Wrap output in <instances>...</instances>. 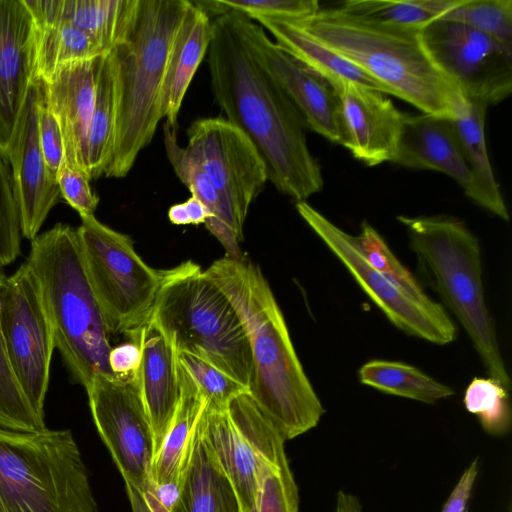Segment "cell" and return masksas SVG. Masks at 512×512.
<instances>
[{
	"label": "cell",
	"instance_id": "cell-11",
	"mask_svg": "<svg viewBox=\"0 0 512 512\" xmlns=\"http://www.w3.org/2000/svg\"><path fill=\"white\" fill-rule=\"evenodd\" d=\"M441 73L468 101L496 105L512 91V47L464 23L436 18L419 32Z\"/></svg>",
	"mask_w": 512,
	"mask_h": 512
},
{
	"label": "cell",
	"instance_id": "cell-14",
	"mask_svg": "<svg viewBox=\"0 0 512 512\" xmlns=\"http://www.w3.org/2000/svg\"><path fill=\"white\" fill-rule=\"evenodd\" d=\"M85 391L97 431L125 484L144 493L152 482L155 445L136 375L97 376Z\"/></svg>",
	"mask_w": 512,
	"mask_h": 512
},
{
	"label": "cell",
	"instance_id": "cell-29",
	"mask_svg": "<svg viewBox=\"0 0 512 512\" xmlns=\"http://www.w3.org/2000/svg\"><path fill=\"white\" fill-rule=\"evenodd\" d=\"M163 131L166 155L175 174L212 215L205 223L206 228L224 247L228 257L244 259L240 249L244 236L236 230L212 183L185 146L179 144L176 130L164 124Z\"/></svg>",
	"mask_w": 512,
	"mask_h": 512
},
{
	"label": "cell",
	"instance_id": "cell-12",
	"mask_svg": "<svg viewBox=\"0 0 512 512\" xmlns=\"http://www.w3.org/2000/svg\"><path fill=\"white\" fill-rule=\"evenodd\" d=\"M296 209L394 326L410 336L437 345H446L455 339L456 327L441 304L412 297L371 267L354 248L350 234L306 201L296 202Z\"/></svg>",
	"mask_w": 512,
	"mask_h": 512
},
{
	"label": "cell",
	"instance_id": "cell-15",
	"mask_svg": "<svg viewBox=\"0 0 512 512\" xmlns=\"http://www.w3.org/2000/svg\"><path fill=\"white\" fill-rule=\"evenodd\" d=\"M231 12L249 53L292 101L306 127L341 145L339 103L329 84L282 50L263 27L242 13Z\"/></svg>",
	"mask_w": 512,
	"mask_h": 512
},
{
	"label": "cell",
	"instance_id": "cell-36",
	"mask_svg": "<svg viewBox=\"0 0 512 512\" xmlns=\"http://www.w3.org/2000/svg\"><path fill=\"white\" fill-rule=\"evenodd\" d=\"M339 7L364 19L405 29L421 30L437 18L428 9L426 0H350Z\"/></svg>",
	"mask_w": 512,
	"mask_h": 512
},
{
	"label": "cell",
	"instance_id": "cell-39",
	"mask_svg": "<svg viewBox=\"0 0 512 512\" xmlns=\"http://www.w3.org/2000/svg\"><path fill=\"white\" fill-rule=\"evenodd\" d=\"M177 359L212 408L227 409L234 398L249 392L246 386L199 356L179 352Z\"/></svg>",
	"mask_w": 512,
	"mask_h": 512
},
{
	"label": "cell",
	"instance_id": "cell-23",
	"mask_svg": "<svg viewBox=\"0 0 512 512\" xmlns=\"http://www.w3.org/2000/svg\"><path fill=\"white\" fill-rule=\"evenodd\" d=\"M24 1L34 18L70 23L106 52L125 41L139 4V0Z\"/></svg>",
	"mask_w": 512,
	"mask_h": 512
},
{
	"label": "cell",
	"instance_id": "cell-18",
	"mask_svg": "<svg viewBox=\"0 0 512 512\" xmlns=\"http://www.w3.org/2000/svg\"><path fill=\"white\" fill-rule=\"evenodd\" d=\"M35 80L32 14L24 0H0V152L5 158Z\"/></svg>",
	"mask_w": 512,
	"mask_h": 512
},
{
	"label": "cell",
	"instance_id": "cell-45",
	"mask_svg": "<svg viewBox=\"0 0 512 512\" xmlns=\"http://www.w3.org/2000/svg\"><path fill=\"white\" fill-rule=\"evenodd\" d=\"M479 471L475 459L462 473L441 512H465Z\"/></svg>",
	"mask_w": 512,
	"mask_h": 512
},
{
	"label": "cell",
	"instance_id": "cell-43",
	"mask_svg": "<svg viewBox=\"0 0 512 512\" xmlns=\"http://www.w3.org/2000/svg\"><path fill=\"white\" fill-rule=\"evenodd\" d=\"M89 177L81 170L64 165L57 175L62 199H64L80 217L94 215L99 197L92 191Z\"/></svg>",
	"mask_w": 512,
	"mask_h": 512
},
{
	"label": "cell",
	"instance_id": "cell-16",
	"mask_svg": "<svg viewBox=\"0 0 512 512\" xmlns=\"http://www.w3.org/2000/svg\"><path fill=\"white\" fill-rule=\"evenodd\" d=\"M40 96L41 81L35 80L6 155L21 235L30 241L39 235L50 211L62 199L58 182L50 175L40 147Z\"/></svg>",
	"mask_w": 512,
	"mask_h": 512
},
{
	"label": "cell",
	"instance_id": "cell-30",
	"mask_svg": "<svg viewBox=\"0 0 512 512\" xmlns=\"http://www.w3.org/2000/svg\"><path fill=\"white\" fill-rule=\"evenodd\" d=\"M119 106L118 69L114 50L103 55L97 78L95 105L88 135V176L97 179L110 164Z\"/></svg>",
	"mask_w": 512,
	"mask_h": 512
},
{
	"label": "cell",
	"instance_id": "cell-44",
	"mask_svg": "<svg viewBox=\"0 0 512 512\" xmlns=\"http://www.w3.org/2000/svg\"><path fill=\"white\" fill-rule=\"evenodd\" d=\"M141 351L139 345L132 341L112 347L108 363L115 377H129L134 375L140 365Z\"/></svg>",
	"mask_w": 512,
	"mask_h": 512
},
{
	"label": "cell",
	"instance_id": "cell-10",
	"mask_svg": "<svg viewBox=\"0 0 512 512\" xmlns=\"http://www.w3.org/2000/svg\"><path fill=\"white\" fill-rule=\"evenodd\" d=\"M0 319L11 369L34 411L44 418L55 338L39 283L26 262L5 279Z\"/></svg>",
	"mask_w": 512,
	"mask_h": 512
},
{
	"label": "cell",
	"instance_id": "cell-5",
	"mask_svg": "<svg viewBox=\"0 0 512 512\" xmlns=\"http://www.w3.org/2000/svg\"><path fill=\"white\" fill-rule=\"evenodd\" d=\"M189 0H139L128 36L114 48L119 106L113 155L105 172L123 178L162 120V91L171 47Z\"/></svg>",
	"mask_w": 512,
	"mask_h": 512
},
{
	"label": "cell",
	"instance_id": "cell-35",
	"mask_svg": "<svg viewBox=\"0 0 512 512\" xmlns=\"http://www.w3.org/2000/svg\"><path fill=\"white\" fill-rule=\"evenodd\" d=\"M357 252L374 269L399 286L406 293L420 301L430 298L423 292L412 273L396 258L378 232L367 222H363L361 233L350 235Z\"/></svg>",
	"mask_w": 512,
	"mask_h": 512
},
{
	"label": "cell",
	"instance_id": "cell-31",
	"mask_svg": "<svg viewBox=\"0 0 512 512\" xmlns=\"http://www.w3.org/2000/svg\"><path fill=\"white\" fill-rule=\"evenodd\" d=\"M33 19L36 80L46 81L63 63L107 53L90 36L70 23Z\"/></svg>",
	"mask_w": 512,
	"mask_h": 512
},
{
	"label": "cell",
	"instance_id": "cell-9",
	"mask_svg": "<svg viewBox=\"0 0 512 512\" xmlns=\"http://www.w3.org/2000/svg\"><path fill=\"white\" fill-rule=\"evenodd\" d=\"M80 218L76 232L91 288L110 334L129 338L150 318L160 270L143 261L128 235L95 215Z\"/></svg>",
	"mask_w": 512,
	"mask_h": 512
},
{
	"label": "cell",
	"instance_id": "cell-24",
	"mask_svg": "<svg viewBox=\"0 0 512 512\" xmlns=\"http://www.w3.org/2000/svg\"><path fill=\"white\" fill-rule=\"evenodd\" d=\"M212 37V19L193 1L174 38L162 91V120L177 130V120L186 92L208 52Z\"/></svg>",
	"mask_w": 512,
	"mask_h": 512
},
{
	"label": "cell",
	"instance_id": "cell-34",
	"mask_svg": "<svg viewBox=\"0 0 512 512\" xmlns=\"http://www.w3.org/2000/svg\"><path fill=\"white\" fill-rule=\"evenodd\" d=\"M468 412L477 416L489 434L502 435L511 425L508 388L491 377H475L468 384L463 398Z\"/></svg>",
	"mask_w": 512,
	"mask_h": 512
},
{
	"label": "cell",
	"instance_id": "cell-17",
	"mask_svg": "<svg viewBox=\"0 0 512 512\" xmlns=\"http://www.w3.org/2000/svg\"><path fill=\"white\" fill-rule=\"evenodd\" d=\"M342 126L341 145L367 166L393 162L406 113L386 94L354 83L334 88Z\"/></svg>",
	"mask_w": 512,
	"mask_h": 512
},
{
	"label": "cell",
	"instance_id": "cell-48",
	"mask_svg": "<svg viewBox=\"0 0 512 512\" xmlns=\"http://www.w3.org/2000/svg\"><path fill=\"white\" fill-rule=\"evenodd\" d=\"M168 218L170 222L175 225L190 224L189 217L183 203L172 205L168 210Z\"/></svg>",
	"mask_w": 512,
	"mask_h": 512
},
{
	"label": "cell",
	"instance_id": "cell-3",
	"mask_svg": "<svg viewBox=\"0 0 512 512\" xmlns=\"http://www.w3.org/2000/svg\"><path fill=\"white\" fill-rule=\"evenodd\" d=\"M289 21L424 114L454 120L468 107L424 50L420 30L383 25L339 6Z\"/></svg>",
	"mask_w": 512,
	"mask_h": 512
},
{
	"label": "cell",
	"instance_id": "cell-13",
	"mask_svg": "<svg viewBox=\"0 0 512 512\" xmlns=\"http://www.w3.org/2000/svg\"><path fill=\"white\" fill-rule=\"evenodd\" d=\"M185 148L212 183L236 230L244 236L249 208L268 181L265 164L254 145L226 118L206 117L191 123Z\"/></svg>",
	"mask_w": 512,
	"mask_h": 512
},
{
	"label": "cell",
	"instance_id": "cell-40",
	"mask_svg": "<svg viewBox=\"0 0 512 512\" xmlns=\"http://www.w3.org/2000/svg\"><path fill=\"white\" fill-rule=\"evenodd\" d=\"M251 512H299L298 489L287 456L263 466Z\"/></svg>",
	"mask_w": 512,
	"mask_h": 512
},
{
	"label": "cell",
	"instance_id": "cell-41",
	"mask_svg": "<svg viewBox=\"0 0 512 512\" xmlns=\"http://www.w3.org/2000/svg\"><path fill=\"white\" fill-rule=\"evenodd\" d=\"M21 236L11 172L7 159L0 152V270L20 255Z\"/></svg>",
	"mask_w": 512,
	"mask_h": 512
},
{
	"label": "cell",
	"instance_id": "cell-38",
	"mask_svg": "<svg viewBox=\"0 0 512 512\" xmlns=\"http://www.w3.org/2000/svg\"><path fill=\"white\" fill-rule=\"evenodd\" d=\"M193 3L211 19L236 11L251 20L258 17L298 20L320 10L317 0H195Z\"/></svg>",
	"mask_w": 512,
	"mask_h": 512
},
{
	"label": "cell",
	"instance_id": "cell-37",
	"mask_svg": "<svg viewBox=\"0 0 512 512\" xmlns=\"http://www.w3.org/2000/svg\"><path fill=\"white\" fill-rule=\"evenodd\" d=\"M440 18L464 23L512 47L511 0H459Z\"/></svg>",
	"mask_w": 512,
	"mask_h": 512
},
{
	"label": "cell",
	"instance_id": "cell-2",
	"mask_svg": "<svg viewBox=\"0 0 512 512\" xmlns=\"http://www.w3.org/2000/svg\"><path fill=\"white\" fill-rule=\"evenodd\" d=\"M205 273L226 295L245 328L253 363L251 397L285 441L314 428L324 408L260 268L246 259L225 256Z\"/></svg>",
	"mask_w": 512,
	"mask_h": 512
},
{
	"label": "cell",
	"instance_id": "cell-22",
	"mask_svg": "<svg viewBox=\"0 0 512 512\" xmlns=\"http://www.w3.org/2000/svg\"><path fill=\"white\" fill-rule=\"evenodd\" d=\"M201 427L206 442L238 494L243 512H251L263 466L276 461H268L260 454L234 423L228 409L212 408L206 403Z\"/></svg>",
	"mask_w": 512,
	"mask_h": 512
},
{
	"label": "cell",
	"instance_id": "cell-46",
	"mask_svg": "<svg viewBox=\"0 0 512 512\" xmlns=\"http://www.w3.org/2000/svg\"><path fill=\"white\" fill-rule=\"evenodd\" d=\"M183 204L186 208L190 224H205L212 217L208 208L195 196L191 195Z\"/></svg>",
	"mask_w": 512,
	"mask_h": 512
},
{
	"label": "cell",
	"instance_id": "cell-26",
	"mask_svg": "<svg viewBox=\"0 0 512 512\" xmlns=\"http://www.w3.org/2000/svg\"><path fill=\"white\" fill-rule=\"evenodd\" d=\"M254 20L271 33L282 50L320 76L331 88L354 83L390 95L389 90L376 79L314 40L291 21L267 17Z\"/></svg>",
	"mask_w": 512,
	"mask_h": 512
},
{
	"label": "cell",
	"instance_id": "cell-20",
	"mask_svg": "<svg viewBox=\"0 0 512 512\" xmlns=\"http://www.w3.org/2000/svg\"><path fill=\"white\" fill-rule=\"evenodd\" d=\"M129 339L137 343L141 351L135 375L152 427L156 453L180 399L177 353L150 319Z\"/></svg>",
	"mask_w": 512,
	"mask_h": 512
},
{
	"label": "cell",
	"instance_id": "cell-19",
	"mask_svg": "<svg viewBox=\"0 0 512 512\" xmlns=\"http://www.w3.org/2000/svg\"><path fill=\"white\" fill-rule=\"evenodd\" d=\"M103 55L63 63L46 81L41 80L44 101L60 125L66 165L87 176L88 135Z\"/></svg>",
	"mask_w": 512,
	"mask_h": 512
},
{
	"label": "cell",
	"instance_id": "cell-33",
	"mask_svg": "<svg viewBox=\"0 0 512 512\" xmlns=\"http://www.w3.org/2000/svg\"><path fill=\"white\" fill-rule=\"evenodd\" d=\"M6 275L0 270L1 294ZM0 427L20 432L41 431L46 427L44 418L39 416L22 392L11 369L6 353L0 319Z\"/></svg>",
	"mask_w": 512,
	"mask_h": 512
},
{
	"label": "cell",
	"instance_id": "cell-42",
	"mask_svg": "<svg viewBox=\"0 0 512 512\" xmlns=\"http://www.w3.org/2000/svg\"><path fill=\"white\" fill-rule=\"evenodd\" d=\"M38 133L40 147L48 171L50 175L57 180L59 171L66 164L64 143L59 122L44 101L42 81L39 103Z\"/></svg>",
	"mask_w": 512,
	"mask_h": 512
},
{
	"label": "cell",
	"instance_id": "cell-8",
	"mask_svg": "<svg viewBox=\"0 0 512 512\" xmlns=\"http://www.w3.org/2000/svg\"><path fill=\"white\" fill-rule=\"evenodd\" d=\"M0 512H98L70 430L0 427Z\"/></svg>",
	"mask_w": 512,
	"mask_h": 512
},
{
	"label": "cell",
	"instance_id": "cell-6",
	"mask_svg": "<svg viewBox=\"0 0 512 512\" xmlns=\"http://www.w3.org/2000/svg\"><path fill=\"white\" fill-rule=\"evenodd\" d=\"M418 266L443 304L465 329L489 377L510 388L495 325L485 304L480 244L458 218L398 216Z\"/></svg>",
	"mask_w": 512,
	"mask_h": 512
},
{
	"label": "cell",
	"instance_id": "cell-25",
	"mask_svg": "<svg viewBox=\"0 0 512 512\" xmlns=\"http://www.w3.org/2000/svg\"><path fill=\"white\" fill-rule=\"evenodd\" d=\"M178 378L181 391L179 403L153 459L152 483L156 485L176 483L181 486L206 405V399L179 362Z\"/></svg>",
	"mask_w": 512,
	"mask_h": 512
},
{
	"label": "cell",
	"instance_id": "cell-47",
	"mask_svg": "<svg viewBox=\"0 0 512 512\" xmlns=\"http://www.w3.org/2000/svg\"><path fill=\"white\" fill-rule=\"evenodd\" d=\"M334 512H362V506L355 495L339 491Z\"/></svg>",
	"mask_w": 512,
	"mask_h": 512
},
{
	"label": "cell",
	"instance_id": "cell-28",
	"mask_svg": "<svg viewBox=\"0 0 512 512\" xmlns=\"http://www.w3.org/2000/svg\"><path fill=\"white\" fill-rule=\"evenodd\" d=\"M487 107L484 103L469 101L465 112L451 122L471 172V183L465 194L477 205L508 221V210L485 143Z\"/></svg>",
	"mask_w": 512,
	"mask_h": 512
},
{
	"label": "cell",
	"instance_id": "cell-4",
	"mask_svg": "<svg viewBox=\"0 0 512 512\" xmlns=\"http://www.w3.org/2000/svg\"><path fill=\"white\" fill-rule=\"evenodd\" d=\"M26 263L33 271L58 350L73 382L85 390L109 367L110 332L89 283L76 229L57 223L33 239Z\"/></svg>",
	"mask_w": 512,
	"mask_h": 512
},
{
	"label": "cell",
	"instance_id": "cell-7",
	"mask_svg": "<svg viewBox=\"0 0 512 512\" xmlns=\"http://www.w3.org/2000/svg\"><path fill=\"white\" fill-rule=\"evenodd\" d=\"M173 346L219 367L249 389L253 363L245 328L231 302L188 260L160 270L149 318Z\"/></svg>",
	"mask_w": 512,
	"mask_h": 512
},
{
	"label": "cell",
	"instance_id": "cell-27",
	"mask_svg": "<svg viewBox=\"0 0 512 512\" xmlns=\"http://www.w3.org/2000/svg\"><path fill=\"white\" fill-rule=\"evenodd\" d=\"M172 512H243L233 484L204 438L201 418Z\"/></svg>",
	"mask_w": 512,
	"mask_h": 512
},
{
	"label": "cell",
	"instance_id": "cell-32",
	"mask_svg": "<svg viewBox=\"0 0 512 512\" xmlns=\"http://www.w3.org/2000/svg\"><path fill=\"white\" fill-rule=\"evenodd\" d=\"M358 376L364 385L426 404H434L455 393L451 387L403 362L371 360L360 367Z\"/></svg>",
	"mask_w": 512,
	"mask_h": 512
},
{
	"label": "cell",
	"instance_id": "cell-1",
	"mask_svg": "<svg viewBox=\"0 0 512 512\" xmlns=\"http://www.w3.org/2000/svg\"><path fill=\"white\" fill-rule=\"evenodd\" d=\"M207 53L214 100L254 145L267 179L297 202L320 192L323 177L307 145L304 119L249 53L231 11L212 19Z\"/></svg>",
	"mask_w": 512,
	"mask_h": 512
},
{
	"label": "cell",
	"instance_id": "cell-21",
	"mask_svg": "<svg viewBox=\"0 0 512 512\" xmlns=\"http://www.w3.org/2000/svg\"><path fill=\"white\" fill-rule=\"evenodd\" d=\"M410 169L433 170L453 178L464 190L471 172L449 119L429 114H406L402 136L393 161Z\"/></svg>",
	"mask_w": 512,
	"mask_h": 512
}]
</instances>
